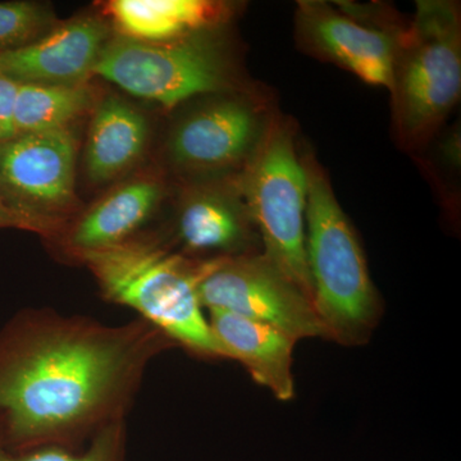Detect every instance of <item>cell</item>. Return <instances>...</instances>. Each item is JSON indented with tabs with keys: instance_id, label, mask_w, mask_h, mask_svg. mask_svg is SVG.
I'll return each mask as SVG.
<instances>
[{
	"instance_id": "cell-15",
	"label": "cell",
	"mask_w": 461,
	"mask_h": 461,
	"mask_svg": "<svg viewBox=\"0 0 461 461\" xmlns=\"http://www.w3.org/2000/svg\"><path fill=\"white\" fill-rule=\"evenodd\" d=\"M156 181L138 180L117 187L74 224L63 241L71 256L113 247L132 239L150 220L162 199Z\"/></svg>"
},
{
	"instance_id": "cell-13",
	"label": "cell",
	"mask_w": 461,
	"mask_h": 461,
	"mask_svg": "<svg viewBox=\"0 0 461 461\" xmlns=\"http://www.w3.org/2000/svg\"><path fill=\"white\" fill-rule=\"evenodd\" d=\"M208 321L223 357L238 360L251 378L280 402L295 397L294 350L296 339L277 327L222 311Z\"/></svg>"
},
{
	"instance_id": "cell-17",
	"label": "cell",
	"mask_w": 461,
	"mask_h": 461,
	"mask_svg": "<svg viewBox=\"0 0 461 461\" xmlns=\"http://www.w3.org/2000/svg\"><path fill=\"white\" fill-rule=\"evenodd\" d=\"M90 104V91L83 84H20L14 109L16 135L68 129Z\"/></svg>"
},
{
	"instance_id": "cell-7",
	"label": "cell",
	"mask_w": 461,
	"mask_h": 461,
	"mask_svg": "<svg viewBox=\"0 0 461 461\" xmlns=\"http://www.w3.org/2000/svg\"><path fill=\"white\" fill-rule=\"evenodd\" d=\"M177 123L168 142L173 165L187 173L244 171L271 126V99L262 89L218 94Z\"/></svg>"
},
{
	"instance_id": "cell-9",
	"label": "cell",
	"mask_w": 461,
	"mask_h": 461,
	"mask_svg": "<svg viewBox=\"0 0 461 461\" xmlns=\"http://www.w3.org/2000/svg\"><path fill=\"white\" fill-rule=\"evenodd\" d=\"M332 5L318 0L297 3L295 35L315 58L350 72L363 83L390 89L393 59L405 23L384 8Z\"/></svg>"
},
{
	"instance_id": "cell-10",
	"label": "cell",
	"mask_w": 461,
	"mask_h": 461,
	"mask_svg": "<svg viewBox=\"0 0 461 461\" xmlns=\"http://www.w3.org/2000/svg\"><path fill=\"white\" fill-rule=\"evenodd\" d=\"M76 148L68 129L17 133L0 141V198L50 236L75 205Z\"/></svg>"
},
{
	"instance_id": "cell-12",
	"label": "cell",
	"mask_w": 461,
	"mask_h": 461,
	"mask_svg": "<svg viewBox=\"0 0 461 461\" xmlns=\"http://www.w3.org/2000/svg\"><path fill=\"white\" fill-rule=\"evenodd\" d=\"M177 238L189 253H217L215 257L262 253L238 177L226 189L208 187L187 196L178 213Z\"/></svg>"
},
{
	"instance_id": "cell-16",
	"label": "cell",
	"mask_w": 461,
	"mask_h": 461,
	"mask_svg": "<svg viewBox=\"0 0 461 461\" xmlns=\"http://www.w3.org/2000/svg\"><path fill=\"white\" fill-rule=\"evenodd\" d=\"M147 140L140 112L115 96L102 100L91 118L85 153L90 180L102 184L122 175L144 153Z\"/></svg>"
},
{
	"instance_id": "cell-3",
	"label": "cell",
	"mask_w": 461,
	"mask_h": 461,
	"mask_svg": "<svg viewBox=\"0 0 461 461\" xmlns=\"http://www.w3.org/2000/svg\"><path fill=\"white\" fill-rule=\"evenodd\" d=\"M308 177L306 262L314 311L324 339L355 348L368 344L384 315L353 224L329 175L312 151L303 153Z\"/></svg>"
},
{
	"instance_id": "cell-19",
	"label": "cell",
	"mask_w": 461,
	"mask_h": 461,
	"mask_svg": "<svg viewBox=\"0 0 461 461\" xmlns=\"http://www.w3.org/2000/svg\"><path fill=\"white\" fill-rule=\"evenodd\" d=\"M51 23L50 12L36 3H0V54L38 41Z\"/></svg>"
},
{
	"instance_id": "cell-18",
	"label": "cell",
	"mask_w": 461,
	"mask_h": 461,
	"mask_svg": "<svg viewBox=\"0 0 461 461\" xmlns=\"http://www.w3.org/2000/svg\"><path fill=\"white\" fill-rule=\"evenodd\" d=\"M0 461H127L126 420H115L103 427L84 450L45 446L14 451L0 439Z\"/></svg>"
},
{
	"instance_id": "cell-1",
	"label": "cell",
	"mask_w": 461,
	"mask_h": 461,
	"mask_svg": "<svg viewBox=\"0 0 461 461\" xmlns=\"http://www.w3.org/2000/svg\"><path fill=\"white\" fill-rule=\"evenodd\" d=\"M173 341L141 318L107 324L41 309L0 336V439L14 451L80 450L126 420L150 363Z\"/></svg>"
},
{
	"instance_id": "cell-11",
	"label": "cell",
	"mask_w": 461,
	"mask_h": 461,
	"mask_svg": "<svg viewBox=\"0 0 461 461\" xmlns=\"http://www.w3.org/2000/svg\"><path fill=\"white\" fill-rule=\"evenodd\" d=\"M108 35L100 18H76L26 47L0 54V69L20 84H83L93 75Z\"/></svg>"
},
{
	"instance_id": "cell-20",
	"label": "cell",
	"mask_w": 461,
	"mask_h": 461,
	"mask_svg": "<svg viewBox=\"0 0 461 461\" xmlns=\"http://www.w3.org/2000/svg\"><path fill=\"white\" fill-rule=\"evenodd\" d=\"M20 83L9 77L0 69V141L16 135L14 109Z\"/></svg>"
},
{
	"instance_id": "cell-21",
	"label": "cell",
	"mask_w": 461,
	"mask_h": 461,
	"mask_svg": "<svg viewBox=\"0 0 461 461\" xmlns=\"http://www.w3.org/2000/svg\"><path fill=\"white\" fill-rule=\"evenodd\" d=\"M7 227L32 230V232L41 233V235L47 236V238L50 236L47 229L42 227L41 223L30 220V218L25 217V215L17 213L14 209L9 208V206L3 202V199L0 198V229H7Z\"/></svg>"
},
{
	"instance_id": "cell-6",
	"label": "cell",
	"mask_w": 461,
	"mask_h": 461,
	"mask_svg": "<svg viewBox=\"0 0 461 461\" xmlns=\"http://www.w3.org/2000/svg\"><path fill=\"white\" fill-rule=\"evenodd\" d=\"M214 32L162 42L121 36L107 42L93 75L166 108L196 96L257 90L242 87L232 58Z\"/></svg>"
},
{
	"instance_id": "cell-5",
	"label": "cell",
	"mask_w": 461,
	"mask_h": 461,
	"mask_svg": "<svg viewBox=\"0 0 461 461\" xmlns=\"http://www.w3.org/2000/svg\"><path fill=\"white\" fill-rule=\"evenodd\" d=\"M238 184L263 256L312 300L306 262L308 177L290 121L276 114L257 153L238 176Z\"/></svg>"
},
{
	"instance_id": "cell-14",
	"label": "cell",
	"mask_w": 461,
	"mask_h": 461,
	"mask_svg": "<svg viewBox=\"0 0 461 461\" xmlns=\"http://www.w3.org/2000/svg\"><path fill=\"white\" fill-rule=\"evenodd\" d=\"M108 11L123 38L149 42L220 29L232 16L230 5L209 0H113Z\"/></svg>"
},
{
	"instance_id": "cell-8",
	"label": "cell",
	"mask_w": 461,
	"mask_h": 461,
	"mask_svg": "<svg viewBox=\"0 0 461 461\" xmlns=\"http://www.w3.org/2000/svg\"><path fill=\"white\" fill-rule=\"evenodd\" d=\"M199 297L206 312L263 321L296 341L324 339L312 300L262 253L208 258Z\"/></svg>"
},
{
	"instance_id": "cell-2",
	"label": "cell",
	"mask_w": 461,
	"mask_h": 461,
	"mask_svg": "<svg viewBox=\"0 0 461 461\" xmlns=\"http://www.w3.org/2000/svg\"><path fill=\"white\" fill-rule=\"evenodd\" d=\"M72 257L89 269L108 302L131 308L173 344L198 357H223L199 297L208 259L133 238Z\"/></svg>"
},
{
	"instance_id": "cell-4",
	"label": "cell",
	"mask_w": 461,
	"mask_h": 461,
	"mask_svg": "<svg viewBox=\"0 0 461 461\" xmlns=\"http://www.w3.org/2000/svg\"><path fill=\"white\" fill-rule=\"evenodd\" d=\"M391 108L396 140L406 150L429 144L461 93L460 7L448 0H420L400 32Z\"/></svg>"
}]
</instances>
